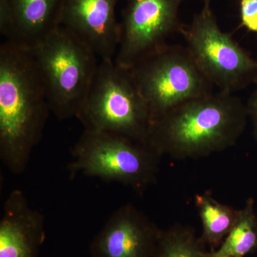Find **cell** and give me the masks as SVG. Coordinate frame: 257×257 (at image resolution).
<instances>
[{"label": "cell", "instance_id": "6da1fadb", "mask_svg": "<svg viewBox=\"0 0 257 257\" xmlns=\"http://www.w3.org/2000/svg\"><path fill=\"white\" fill-rule=\"evenodd\" d=\"M51 112L31 51L0 46V159L14 175L26 170Z\"/></svg>", "mask_w": 257, "mask_h": 257}, {"label": "cell", "instance_id": "7a4b0ae2", "mask_svg": "<svg viewBox=\"0 0 257 257\" xmlns=\"http://www.w3.org/2000/svg\"><path fill=\"white\" fill-rule=\"evenodd\" d=\"M248 119L240 98L218 91L185 101L153 120L149 145L161 157L204 158L236 145Z\"/></svg>", "mask_w": 257, "mask_h": 257}, {"label": "cell", "instance_id": "3957f363", "mask_svg": "<svg viewBox=\"0 0 257 257\" xmlns=\"http://www.w3.org/2000/svg\"><path fill=\"white\" fill-rule=\"evenodd\" d=\"M162 157L150 145L115 134L84 130L71 149L67 170L115 182L143 195L156 183Z\"/></svg>", "mask_w": 257, "mask_h": 257}, {"label": "cell", "instance_id": "277c9868", "mask_svg": "<svg viewBox=\"0 0 257 257\" xmlns=\"http://www.w3.org/2000/svg\"><path fill=\"white\" fill-rule=\"evenodd\" d=\"M77 119L84 130L121 135L149 145L152 119L130 69L99 60Z\"/></svg>", "mask_w": 257, "mask_h": 257}, {"label": "cell", "instance_id": "5b68a950", "mask_svg": "<svg viewBox=\"0 0 257 257\" xmlns=\"http://www.w3.org/2000/svg\"><path fill=\"white\" fill-rule=\"evenodd\" d=\"M30 51L44 83L51 112L60 120L77 118L97 70L98 57L61 26Z\"/></svg>", "mask_w": 257, "mask_h": 257}, {"label": "cell", "instance_id": "8992f818", "mask_svg": "<svg viewBox=\"0 0 257 257\" xmlns=\"http://www.w3.org/2000/svg\"><path fill=\"white\" fill-rule=\"evenodd\" d=\"M180 34L197 67L219 92L234 94L257 82V61L221 30L209 4Z\"/></svg>", "mask_w": 257, "mask_h": 257}, {"label": "cell", "instance_id": "52a82bcc", "mask_svg": "<svg viewBox=\"0 0 257 257\" xmlns=\"http://www.w3.org/2000/svg\"><path fill=\"white\" fill-rule=\"evenodd\" d=\"M130 71L152 121L185 101L214 92L212 84L182 45L168 44Z\"/></svg>", "mask_w": 257, "mask_h": 257}, {"label": "cell", "instance_id": "ba28073f", "mask_svg": "<svg viewBox=\"0 0 257 257\" xmlns=\"http://www.w3.org/2000/svg\"><path fill=\"white\" fill-rule=\"evenodd\" d=\"M115 63L130 69L168 45L183 25L179 11L185 0H125Z\"/></svg>", "mask_w": 257, "mask_h": 257}, {"label": "cell", "instance_id": "9c48e42d", "mask_svg": "<svg viewBox=\"0 0 257 257\" xmlns=\"http://www.w3.org/2000/svg\"><path fill=\"white\" fill-rule=\"evenodd\" d=\"M162 229L132 204L116 209L94 236L92 257H155Z\"/></svg>", "mask_w": 257, "mask_h": 257}, {"label": "cell", "instance_id": "30bf717a", "mask_svg": "<svg viewBox=\"0 0 257 257\" xmlns=\"http://www.w3.org/2000/svg\"><path fill=\"white\" fill-rule=\"evenodd\" d=\"M120 0H64L61 27L92 50L99 60H114L121 37L116 17Z\"/></svg>", "mask_w": 257, "mask_h": 257}, {"label": "cell", "instance_id": "8fae6325", "mask_svg": "<svg viewBox=\"0 0 257 257\" xmlns=\"http://www.w3.org/2000/svg\"><path fill=\"white\" fill-rule=\"evenodd\" d=\"M64 0H0L5 41L31 50L61 26Z\"/></svg>", "mask_w": 257, "mask_h": 257}, {"label": "cell", "instance_id": "7c38bea8", "mask_svg": "<svg viewBox=\"0 0 257 257\" xmlns=\"http://www.w3.org/2000/svg\"><path fill=\"white\" fill-rule=\"evenodd\" d=\"M46 237L45 216L20 189L11 192L0 219V257H39Z\"/></svg>", "mask_w": 257, "mask_h": 257}, {"label": "cell", "instance_id": "4fadbf2b", "mask_svg": "<svg viewBox=\"0 0 257 257\" xmlns=\"http://www.w3.org/2000/svg\"><path fill=\"white\" fill-rule=\"evenodd\" d=\"M194 202L202 226L199 237L210 251H214L234 227L239 210L216 200L209 192L197 194Z\"/></svg>", "mask_w": 257, "mask_h": 257}, {"label": "cell", "instance_id": "5bb4252c", "mask_svg": "<svg viewBox=\"0 0 257 257\" xmlns=\"http://www.w3.org/2000/svg\"><path fill=\"white\" fill-rule=\"evenodd\" d=\"M257 249V215L254 200L246 199L237 221L212 257H243Z\"/></svg>", "mask_w": 257, "mask_h": 257}, {"label": "cell", "instance_id": "9a60e30c", "mask_svg": "<svg viewBox=\"0 0 257 257\" xmlns=\"http://www.w3.org/2000/svg\"><path fill=\"white\" fill-rule=\"evenodd\" d=\"M155 257H212L194 229L175 224L162 229Z\"/></svg>", "mask_w": 257, "mask_h": 257}, {"label": "cell", "instance_id": "2e32d148", "mask_svg": "<svg viewBox=\"0 0 257 257\" xmlns=\"http://www.w3.org/2000/svg\"><path fill=\"white\" fill-rule=\"evenodd\" d=\"M240 15L243 26L257 32V0H241Z\"/></svg>", "mask_w": 257, "mask_h": 257}, {"label": "cell", "instance_id": "e0dca14e", "mask_svg": "<svg viewBox=\"0 0 257 257\" xmlns=\"http://www.w3.org/2000/svg\"><path fill=\"white\" fill-rule=\"evenodd\" d=\"M246 106L248 118L251 119L252 122L253 135L257 140V82L256 89Z\"/></svg>", "mask_w": 257, "mask_h": 257}, {"label": "cell", "instance_id": "ac0fdd59", "mask_svg": "<svg viewBox=\"0 0 257 257\" xmlns=\"http://www.w3.org/2000/svg\"><path fill=\"white\" fill-rule=\"evenodd\" d=\"M211 0H203V2H204V4H210V2Z\"/></svg>", "mask_w": 257, "mask_h": 257}]
</instances>
